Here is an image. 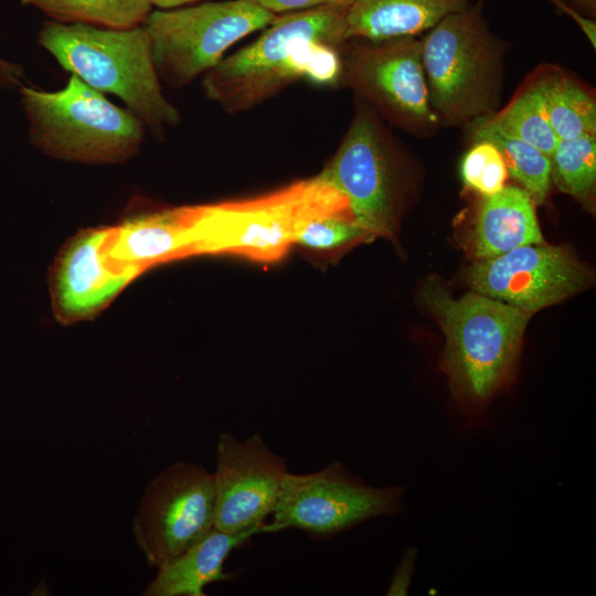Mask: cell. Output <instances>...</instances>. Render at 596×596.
Masks as SVG:
<instances>
[{
	"label": "cell",
	"instance_id": "1",
	"mask_svg": "<svg viewBox=\"0 0 596 596\" xmlns=\"http://www.w3.org/2000/svg\"><path fill=\"white\" fill-rule=\"evenodd\" d=\"M348 10L321 7L277 15L254 42L202 76L203 95L225 113L240 114L298 81L339 86Z\"/></svg>",
	"mask_w": 596,
	"mask_h": 596
},
{
	"label": "cell",
	"instance_id": "2",
	"mask_svg": "<svg viewBox=\"0 0 596 596\" xmlns=\"http://www.w3.org/2000/svg\"><path fill=\"white\" fill-rule=\"evenodd\" d=\"M332 214L352 216L347 198L321 173L249 199L191 205V253L274 263L308 222Z\"/></svg>",
	"mask_w": 596,
	"mask_h": 596
},
{
	"label": "cell",
	"instance_id": "3",
	"mask_svg": "<svg viewBox=\"0 0 596 596\" xmlns=\"http://www.w3.org/2000/svg\"><path fill=\"white\" fill-rule=\"evenodd\" d=\"M38 43L71 74L100 93L120 98L155 139L181 121L163 95L149 34L142 24L128 29L45 21Z\"/></svg>",
	"mask_w": 596,
	"mask_h": 596
},
{
	"label": "cell",
	"instance_id": "4",
	"mask_svg": "<svg viewBox=\"0 0 596 596\" xmlns=\"http://www.w3.org/2000/svg\"><path fill=\"white\" fill-rule=\"evenodd\" d=\"M426 299L446 336L444 363L456 398L477 416L509 381L532 313L475 291L455 299L430 288Z\"/></svg>",
	"mask_w": 596,
	"mask_h": 596
},
{
	"label": "cell",
	"instance_id": "5",
	"mask_svg": "<svg viewBox=\"0 0 596 596\" xmlns=\"http://www.w3.org/2000/svg\"><path fill=\"white\" fill-rule=\"evenodd\" d=\"M29 140L42 153L85 164H120L139 152L143 124L71 74L54 92L18 87Z\"/></svg>",
	"mask_w": 596,
	"mask_h": 596
},
{
	"label": "cell",
	"instance_id": "6",
	"mask_svg": "<svg viewBox=\"0 0 596 596\" xmlns=\"http://www.w3.org/2000/svg\"><path fill=\"white\" fill-rule=\"evenodd\" d=\"M422 60L429 104L438 120L471 124L492 115L503 79V45L476 0L454 12L422 40Z\"/></svg>",
	"mask_w": 596,
	"mask_h": 596
},
{
	"label": "cell",
	"instance_id": "7",
	"mask_svg": "<svg viewBox=\"0 0 596 596\" xmlns=\"http://www.w3.org/2000/svg\"><path fill=\"white\" fill-rule=\"evenodd\" d=\"M276 18L255 0H224L155 10L142 25L161 83L182 88L214 67L231 46Z\"/></svg>",
	"mask_w": 596,
	"mask_h": 596
},
{
	"label": "cell",
	"instance_id": "8",
	"mask_svg": "<svg viewBox=\"0 0 596 596\" xmlns=\"http://www.w3.org/2000/svg\"><path fill=\"white\" fill-rule=\"evenodd\" d=\"M404 496L403 486L368 485L339 460L315 472L288 471L264 532L295 529L329 540L364 521L401 512Z\"/></svg>",
	"mask_w": 596,
	"mask_h": 596
},
{
	"label": "cell",
	"instance_id": "9",
	"mask_svg": "<svg viewBox=\"0 0 596 596\" xmlns=\"http://www.w3.org/2000/svg\"><path fill=\"white\" fill-rule=\"evenodd\" d=\"M340 53L339 86L353 91L390 123L422 132L439 121L429 104L422 40L414 35L351 39Z\"/></svg>",
	"mask_w": 596,
	"mask_h": 596
},
{
	"label": "cell",
	"instance_id": "10",
	"mask_svg": "<svg viewBox=\"0 0 596 596\" xmlns=\"http://www.w3.org/2000/svg\"><path fill=\"white\" fill-rule=\"evenodd\" d=\"M214 521L213 471L177 461L145 487L132 534L149 566L157 568L205 538Z\"/></svg>",
	"mask_w": 596,
	"mask_h": 596
},
{
	"label": "cell",
	"instance_id": "11",
	"mask_svg": "<svg viewBox=\"0 0 596 596\" xmlns=\"http://www.w3.org/2000/svg\"><path fill=\"white\" fill-rule=\"evenodd\" d=\"M395 148L371 107L360 103L342 141L320 172L347 198L354 222L371 236L396 227Z\"/></svg>",
	"mask_w": 596,
	"mask_h": 596
},
{
	"label": "cell",
	"instance_id": "12",
	"mask_svg": "<svg viewBox=\"0 0 596 596\" xmlns=\"http://www.w3.org/2000/svg\"><path fill=\"white\" fill-rule=\"evenodd\" d=\"M287 472L284 457L274 453L260 434L240 439L231 432L221 433L213 471L214 528L227 533L264 532Z\"/></svg>",
	"mask_w": 596,
	"mask_h": 596
},
{
	"label": "cell",
	"instance_id": "13",
	"mask_svg": "<svg viewBox=\"0 0 596 596\" xmlns=\"http://www.w3.org/2000/svg\"><path fill=\"white\" fill-rule=\"evenodd\" d=\"M467 281L475 292L533 313L583 289L589 274L563 247L531 244L479 259Z\"/></svg>",
	"mask_w": 596,
	"mask_h": 596
},
{
	"label": "cell",
	"instance_id": "14",
	"mask_svg": "<svg viewBox=\"0 0 596 596\" xmlns=\"http://www.w3.org/2000/svg\"><path fill=\"white\" fill-rule=\"evenodd\" d=\"M109 227L81 231L60 252L51 274V296L57 320L65 324L99 313L136 277L105 254Z\"/></svg>",
	"mask_w": 596,
	"mask_h": 596
},
{
	"label": "cell",
	"instance_id": "15",
	"mask_svg": "<svg viewBox=\"0 0 596 596\" xmlns=\"http://www.w3.org/2000/svg\"><path fill=\"white\" fill-rule=\"evenodd\" d=\"M259 529L227 533L213 529L201 541L157 567V575L147 585L143 596H205L204 587L235 578L236 573L223 570L225 560L246 543Z\"/></svg>",
	"mask_w": 596,
	"mask_h": 596
},
{
	"label": "cell",
	"instance_id": "16",
	"mask_svg": "<svg viewBox=\"0 0 596 596\" xmlns=\"http://www.w3.org/2000/svg\"><path fill=\"white\" fill-rule=\"evenodd\" d=\"M531 244H543V236L530 194L523 188L504 185L485 196L473 233L477 258L494 257Z\"/></svg>",
	"mask_w": 596,
	"mask_h": 596
},
{
	"label": "cell",
	"instance_id": "17",
	"mask_svg": "<svg viewBox=\"0 0 596 596\" xmlns=\"http://www.w3.org/2000/svg\"><path fill=\"white\" fill-rule=\"evenodd\" d=\"M476 0H354L347 14L348 40H382L428 31Z\"/></svg>",
	"mask_w": 596,
	"mask_h": 596
},
{
	"label": "cell",
	"instance_id": "18",
	"mask_svg": "<svg viewBox=\"0 0 596 596\" xmlns=\"http://www.w3.org/2000/svg\"><path fill=\"white\" fill-rule=\"evenodd\" d=\"M550 125L558 139L596 135L594 96L573 77L554 73L536 81Z\"/></svg>",
	"mask_w": 596,
	"mask_h": 596
},
{
	"label": "cell",
	"instance_id": "19",
	"mask_svg": "<svg viewBox=\"0 0 596 596\" xmlns=\"http://www.w3.org/2000/svg\"><path fill=\"white\" fill-rule=\"evenodd\" d=\"M53 21L128 29L143 23L152 6L149 0H19Z\"/></svg>",
	"mask_w": 596,
	"mask_h": 596
},
{
	"label": "cell",
	"instance_id": "20",
	"mask_svg": "<svg viewBox=\"0 0 596 596\" xmlns=\"http://www.w3.org/2000/svg\"><path fill=\"white\" fill-rule=\"evenodd\" d=\"M470 125L473 139L491 141L500 150L508 173L522 184L534 203H542L551 185V158L523 140L500 131L483 117Z\"/></svg>",
	"mask_w": 596,
	"mask_h": 596
},
{
	"label": "cell",
	"instance_id": "21",
	"mask_svg": "<svg viewBox=\"0 0 596 596\" xmlns=\"http://www.w3.org/2000/svg\"><path fill=\"white\" fill-rule=\"evenodd\" d=\"M500 131L552 157L558 138L553 131L536 82L525 86L501 111L483 117Z\"/></svg>",
	"mask_w": 596,
	"mask_h": 596
},
{
	"label": "cell",
	"instance_id": "22",
	"mask_svg": "<svg viewBox=\"0 0 596 596\" xmlns=\"http://www.w3.org/2000/svg\"><path fill=\"white\" fill-rule=\"evenodd\" d=\"M551 162V178L561 191L588 196L596 182V135L558 139Z\"/></svg>",
	"mask_w": 596,
	"mask_h": 596
},
{
	"label": "cell",
	"instance_id": "23",
	"mask_svg": "<svg viewBox=\"0 0 596 596\" xmlns=\"http://www.w3.org/2000/svg\"><path fill=\"white\" fill-rule=\"evenodd\" d=\"M369 237L351 216L332 214L308 222L298 232L295 245L313 260L327 263L342 249Z\"/></svg>",
	"mask_w": 596,
	"mask_h": 596
},
{
	"label": "cell",
	"instance_id": "24",
	"mask_svg": "<svg viewBox=\"0 0 596 596\" xmlns=\"http://www.w3.org/2000/svg\"><path fill=\"white\" fill-rule=\"evenodd\" d=\"M464 183L483 198L499 192L508 178L500 150L489 140L476 139L460 164Z\"/></svg>",
	"mask_w": 596,
	"mask_h": 596
},
{
	"label": "cell",
	"instance_id": "25",
	"mask_svg": "<svg viewBox=\"0 0 596 596\" xmlns=\"http://www.w3.org/2000/svg\"><path fill=\"white\" fill-rule=\"evenodd\" d=\"M276 15L321 7L350 8L354 0H255Z\"/></svg>",
	"mask_w": 596,
	"mask_h": 596
},
{
	"label": "cell",
	"instance_id": "26",
	"mask_svg": "<svg viewBox=\"0 0 596 596\" xmlns=\"http://www.w3.org/2000/svg\"><path fill=\"white\" fill-rule=\"evenodd\" d=\"M416 558L417 550L414 547L408 549L395 568L394 575L386 590V595H407L415 570Z\"/></svg>",
	"mask_w": 596,
	"mask_h": 596
},
{
	"label": "cell",
	"instance_id": "27",
	"mask_svg": "<svg viewBox=\"0 0 596 596\" xmlns=\"http://www.w3.org/2000/svg\"><path fill=\"white\" fill-rule=\"evenodd\" d=\"M556 7H558L563 12L568 14L574 22L582 29L586 38L589 40L593 47H596V23L576 12L573 8L567 6L563 0H551Z\"/></svg>",
	"mask_w": 596,
	"mask_h": 596
},
{
	"label": "cell",
	"instance_id": "28",
	"mask_svg": "<svg viewBox=\"0 0 596 596\" xmlns=\"http://www.w3.org/2000/svg\"><path fill=\"white\" fill-rule=\"evenodd\" d=\"M22 77L23 71L20 65L0 57V87H15Z\"/></svg>",
	"mask_w": 596,
	"mask_h": 596
},
{
	"label": "cell",
	"instance_id": "29",
	"mask_svg": "<svg viewBox=\"0 0 596 596\" xmlns=\"http://www.w3.org/2000/svg\"><path fill=\"white\" fill-rule=\"evenodd\" d=\"M198 1L200 0H149L152 7L156 6L157 8L163 10L194 4Z\"/></svg>",
	"mask_w": 596,
	"mask_h": 596
},
{
	"label": "cell",
	"instance_id": "30",
	"mask_svg": "<svg viewBox=\"0 0 596 596\" xmlns=\"http://www.w3.org/2000/svg\"><path fill=\"white\" fill-rule=\"evenodd\" d=\"M576 4L589 14H595L596 0H574Z\"/></svg>",
	"mask_w": 596,
	"mask_h": 596
}]
</instances>
